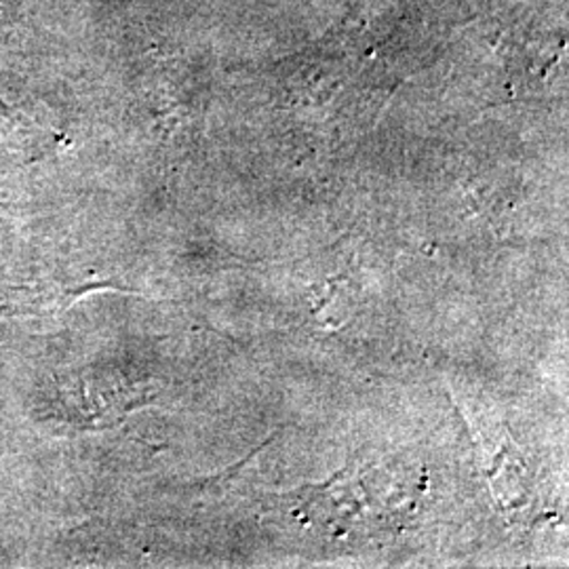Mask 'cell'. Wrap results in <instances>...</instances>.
<instances>
[{"label":"cell","mask_w":569,"mask_h":569,"mask_svg":"<svg viewBox=\"0 0 569 569\" xmlns=\"http://www.w3.org/2000/svg\"><path fill=\"white\" fill-rule=\"evenodd\" d=\"M87 284L72 283L53 277L37 279L32 283L16 287L7 293V298L0 302V317H23V315H56L70 305L74 298H79Z\"/></svg>","instance_id":"6da1fadb"}]
</instances>
